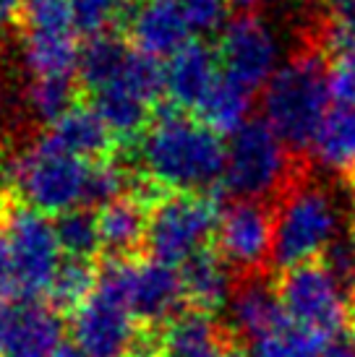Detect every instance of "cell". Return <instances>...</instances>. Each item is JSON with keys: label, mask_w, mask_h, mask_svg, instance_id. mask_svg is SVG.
Wrapping results in <instances>:
<instances>
[{"label": "cell", "mask_w": 355, "mask_h": 357, "mask_svg": "<svg viewBox=\"0 0 355 357\" xmlns=\"http://www.w3.org/2000/svg\"><path fill=\"white\" fill-rule=\"evenodd\" d=\"M136 144L144 178L170 193H207L225 178L227 146L207 123L186 118L178 107L157 109Z\"/></svg>", "instance_id": "6da1fadb"}, {"label": "cell", "mask_w": 355, "mask_h": 357, "mask_svg": "<svg viewBox=\"0 0 355 357\" xmlns=\"http://www.w3.org/2000/svg\"><path fill=\"white\" fill-rule=\"evenodd\" d=\"M329 66L324 63V52L311 45L266 81L261 94L264 120L285 141L287 149L300 157L314 146L319 126L329 109Z\"/></svg>", "instance_id": "7a4b0ae2"}, {"label": "cell", "mask_w": 355, "mask_h": 357, "mask_svg": "<svg viewBox=\"0 0 355 357\" xmlns=\"http://www.w3.org/2000/svg\"><path fill=\"white\" fill-rule=\"evenodd\" d=\"M306 175L300 157L287 149L275 128L261 120H248L230 133L225 159V188L230 196L246 201L282 199L287 188Z\"/></svg>", "instance_id": "3957f363"}, {"label": "cell", "mask_w": 355, "mask_h": 357, "mask_svg": "<svg viewBox=\"0 0 355 357\" xmlns=\"http://www.w3.org/2000/svg\"><path fill=\"white\" fill-rule=\"evenodd\" d=\"M129 271L126 258L105 261L92 298L73 310V342L89 357H133L141 334L129 300Z\"/></svg>", "instance_id": "277c9868"}, {"label": "cell", "mask_w": 355, "mask_h": 357, "mask_svg": "<svg viewBox=\"0 0 355 357\" xmlns=\"http://www.w3.org/2000/svg\"><path fill=\"white\" fill-rule=\"evenodd\" d=\"M340 238V214L329 190L303 175L293 183L275 211V248L272 261L277 268H293L316 261Z\"/></svg>", "instance_id": "5b68a950"}, {"label": "cell", "mask_w": 355, "mask_h": 357, "mask_svg": "<svg viewBox=\"0 0 355 357\" xmlns=\"http://www.w3.org/2000/svg\"><path fill=\"white\" fill-rule=\"evenodd\" d=\"M87 172V159L60 149L50 139L40 136L31 146L16 154L13 188L42 214H63L84 206Z\"/></svg>", "instance_id": "8992f818"}, {"label": "cell", "mask_w": 355, "mask_h": 357, "mask_svg": "<svg viewBox=\"0 0 355 357\" xmlns=\"http://www.w3.org/2000/svg\"><path fill=\"white\" fill-rule=\"evenodd\" d=\"M219 211L207 193H170L149 206L147 250L165 264H186L217 235Z\"/></svg>", "instance_id": "52a82bcc"}, {"label": "cell", "mask_w": 355, "mask_h": 357, "mask_svg": "<svg viewBox=\"0 0 355 357\" xmlns=\"http://www.w3.org/2000/svg\"><path fill=\"white\" fill-rule=\"evenodd\" d=\"M0 238L13 261L21 298H37L48 292L60 261L58 232L42 211L31 206L0 204Z\"/></svg>", "instance_id": "ba28073f"}, {"label": "cell", "mask_w": 355, "mask_h": 357, "mask_svg": "<svg viewBox=\"0 0 355 357\" xmlns=\"http://www.w3.org/2000/svg\"><path fill=\"white\" fill-rule=\"evenodd\" d=\"M282 307L296 326L324 339L340 337L347 324V289L324 261L285 268L277 284Z\"/></svg>", "instance_id": "9c48e42d"}, {"label": "cell", "mask_w": 355, "mask_h": 357, "mask_svg": "<svg viewBox=\"0 0 355 357\" xmlns=\"http://www.w3.org/2000/svg\"><path fill=\"white\" fill-rule=\"evenodd\" d=\"M217 60L230 79L259 89L277 73L280 40L261 16L246 10L219 29Z\"/></svg>", "instance_id": "30bf717a"}, {"label": "cell", "mask_w": 355, "mask_h": 357, "mask_svg": "<svg viewBox=\"0 0 355 357\" xmlns=\"http://www.w3.org/2000/svg\"><path fill=\"white\" fill-rule=\"evenodd\" d=\"M275 248V211L261 201L236 199L219 214L217 253L238 274H259Z\"/></svg>", "instance_id": "8fae6325"}, {"label": "cell", "mask_w": 355, "mask_h": 357, "mask_svg": "<svg viewBox=\"0 0 355 357\" xmlns=\"http://www.w3.org/2000/svg\"><path fill=\"white\" fill-rule=\"evenodd\" d=\"M133 47L149 58H170L191 42V21L178 0H126L123 24Z\"/></svg>", "instance_id": "7c38bea8"}, {"label": "cell", "mask_w": 355, "mask_h": 357, "mask_svg": "<svg viewBox=\"0 0 355 357\" xmlns=\"http://www.w3.org/2000/svg\"><path fill=\"white\" fill-rule=\"evenodd\" d=\"M129 300L133 316L149 328L175 321L180 305L186 303L183 274L173 264L149 258L131 261L129 271Z\"/></svg>", "instance_id": "4fadbf2b"}, {"label": "cell", "mask_w": 355, "mask_h": 357, "mask_svg": "<svg viewBox=\"0 0 355 357\" xmlns=\"http://www.w3.org/2000/svg\"><path fill=\"white\" fill-rule=\"evenodd\" d=\"M287 313L282 307L280 292L264 279V274H240L233 287V295L227 300V324L246 342H261L264 337L275 334L280 326H285Z\"/></svg>", "instance_id": "5bb4252c"}, {"label": "cell", "mask_w": 355, "mask_h": 357, "mask_svg": "<svg viewBox=\"0 0 355 357\" xmlns=\"http://www.w3.org/2000/svg\"><path fill=\"white\" fill-rule=\"evenodd\" d=\"M217 52L201 42H188L165 63V94L178 109H198L219 79Z\"/></svg>", "instance_id": "9a60e30c"}, {"label": "cell", "mask_w": 355, "mask_h": 357, "mask_svg": "<svg viewBox=\"0 0 355 357\" xmlns=\"http://www.w3.org/2000/svg\"><path fill=\"white\" fill-rule=\"evenodd\" d=\"M63 344V321L55 305L21 298L0 357H52Z\"/></svg>", "instance_id": "2e32d148"}, {"label": "cell", "mask_w": 355, "mask_h": 357, "mask_svg": "<svg viewBox=\"0 0 355 357\" xmlns=\"http://www.w3.org/2000/svg\"><path fill=\"white\" fill-rule=\"evenodd\" d=\"M45 139H50L55 146L71 151L81 159H105L113 149V130L108 128V123L99 118L94 107H73L60 115L55 123H50L45 130Z\"/></svg>", "instance_id": "e0dca14e"}, {"label": "cell", "mask_w": 355, "mask_h": 357, "mask_svg": "<svg viewBox=\"0 0 355 357\" xmlns=\"http://www.w3.org/2000/svg\"><path fill=\"white\" fill-rule=\"evenodd\" d=\"M230 264L219 256L217 250H198L186 264H180L183 274V287H186V300L201 313H215L227 305L233 295L236 282L230 277Z\"/></svg>", "instance_id": "ac0fdd59"}, {"label": "cell", "mask_w": 355, "mask_h": 357, "mask_svg": "<svg viewBox=\"0 0 355 357\" xmlns=\"http://www.w3.org/2000/svg\"><path fill=\"white\" fill-rule=\"evenodd\" d=\"M97 217L102 250L110 258H126L147 243L149 206L133 193H126L108 206H102Z\"/></svg>", "instance_id": "d6986e66"}, {"label": "cell", "mask_w": 355, "mask_h": 357, "mask_svg": "<svg viewBox=\"0 0 355 357\" xmlns=\"http://www.w3.org/2000/svg\"><path fill=\"white\" fill-rule=\"evenodd\" d=\"M159 357H225L222 334L209 313H180L159 334Z\"/></svg>", "instance_id": "ffe728a7"}, {"label": "cell", "mask_w": 355, "mask_h": 357, "mask_svg": "<svg viewBox=\"0 0 355 357\" xmlns=\"http://www.w3.org/2000/svg\"><path fill=\"white\" fill-rule=\"evenodd\" d=\"M311 149L326 169L355 172V102H335L326 109Z\"/></svg>", "instance_id": "44dd1931"}, {"label": "cell", "mask_w": 355, "mask_h": 357, "mask_svg": "<svg viewBox=\"0 0 355 357\" xmlns=\"http://www.w3.org/2000/svg\"><path fill=\"white\" fill-rule=\"evenodd\" d=\"M251 94L254 89H248L246 84L230 79L227 73H219L215 86L198 105V118L217 133H236L243 123H248Z\"/></svg>", "instance_id": "7402d4cb"}, {"label": "cell", "mask_w": 355, "mask_h": 357, "mask_svg": "<svg viewBox=\"0 0 355 357\" xmlns=\"http://www.w3.org/2000/svg\"><path fill=\"white\" fill-rule=\"evenodd\" d=\"M131 55H133V47H129L113 31L92 37L81 47L79 73H76L81 86L87 89V94H92L94 89L110 84L113 79H118L120 73H123V68L129 66Z\"/></svg>", "instance_id": "603a6c76"}, {"label": "cell", "mask_w": 355, "mask_h": 357, "mask_svg": "<svg viewBox=\"0 0 355 357\" xmlns=\"http://www.w3.org/2000/svg\"><path fill=\"white\" fill-rule=\"evenodd\" d=\"M99 271L89 258H66L50 284V305L58 310H79L97 287Z\"/></svg>", "instance_id": "cb8c5ba5"}, {"label": "cell", "mask_w": 355, "mask_h": 357, "mask_svg": "<svg viewBox=\"0 0 355 357\" xmlns=\"http://www.w3.org/2000/svg\"><path fill=\"white\" fill-rule=\"evenodd\" d=\"M73 94H76L73 79H29L21 102L31 120L50 126L73 107Z\"/></svg>", "instance_id": "d4e9b609"}, {"label": "cell", "mask_w": 355, "mask_h": 357, "mask_svg": "<svg viewBox=\"0 0 355 357\" xmlns=\"http://www.w3.org/2000/svg\"><path fill=\"white\" fill-rule=\"evenodd\" d=\"M58 243L68 258H92L102 248L99 240V217L92 214V208L76 206L71 211L58 214L55 222Z\"/></svg>", "instance_id": "484cf974"}, {"label": "cell", "mask_w": 355, "mask_h": 357, "mask_svg": "<svg viewBox=\"0 0 355 357\" xmlns=\"http://www.w3.org/2000/svg\"><path fill=\"white\" fill-rule=\"evenodd\" d=\"M332 339H324L287 321L275 334L256 342V357H321Z\"/></svg>", "instance_id": "4316f807"}, {"label": "cell", "mask_w": 355, "mask_h": 357, "mask_svg": "<svg viewBox=\"0 0 355 357\" xmlns=\"http://www.w3.org/2000/svg\"><path fill=\"white\" fill-rule=\"evenodd\" d=\"M73 26L81 37H99L123 24L126 0H68Z\"/></svg>", "instance_id": "83f0119b"}, {"label": "cell", "mask_w": 355, "mask_h": 357, "mask_svg": "<svg viewBox=\"0 0 355 357\" xmlns=\"http://www.w3.org/2000/svg\"><path fill=\"white\" fill-rule=\"evenodd\" d=\"M129 190V175L126 169L108 162V159H94L89 162L87 172V188H84V206L87 208H102L113 204L115 199L126 196Z\"/></svg>", "instance_id": "f1b7e54d"}, {"label": "cell", "mask_w": 355, "mask_h": 357, "mask_svg": "<svg viewBox=\"0 0 355 357\" xmlns=\"http://www.w3.org/2000/svg\"><path fill=\"white\" fill-rule=\"evenodd\" d=\"M329 63V91L335 102H355V45L337 47Z\"/></svg>", "instance_id": "f546056e"}, {"label": "cell", "mask_w": 355, "mask_h": 357, "mask_svg": "<svg viewBox=\"0 0 355 357\" xmlns=\"http://www.w3.org/2000/svg\"><path fill=\"white\" fill-rule=\"evenodd\" d=\"M329 271L340 279L345 289H355V235H340V238L324 250L321 256Z\"/></svg>", "instance_id": "4dcf8cb0"}, {"label": "cell", "mask_w": 355, "mask_h": 357, "mask_svg": "<svg viewBox=\"0 0 355 357\" xmlns=\"http://www.w3.org/2000/svg\"><path fill=\"white\" fill-rule=\"evenodd\" d=\"M178 3L186 10L191 26L198 34H209V31H217L225 26L230 0H178Z\"/></svg>", "instance_id": "1f68e13d"}, {"label": "cell", "mask_w": 355, "mask_h": 357, "mask_svg": "<svg viewBox=\"0 0 355 357\" xmlns=\"http://www.w3.org/2000/svg\"><path fill=\"white\" fill-rule=\"evenodd\" d=\"M332 3V26L326 40L332 50L355 45V0H329Z\"/></svg>", "instance_id": "d6a6232c"}, {"label": "cell", "mask_w": 355, "mask_h": 357, "mask_svg": "<svg viewBox=\"0 0 355 357\" xmlns=\"http://www.w3.org/2000/svg\"><path fill=\"white\" fill-rule=\"evenodd\" d=\"M13 292H19V282H16V271H13V261L6 248V240L0 238V300H10Z\"/></svg>", "instance_id": "836d02e7"}, {"label": "cell", "mask_w": 355, "mask_h": 357, "mask_svg": "<svg viewBox=\"0 0 355 357\" xmlns=\"http://www.w3.org/2000/svg\"><path fill=\"white\" fill-rule=\"evenodd\" d=\"M24 6L27 0H0V34H6L21 19Z\"/></svg>", "instance_id": "e575fe53"}, {"label": "cell", "mask_w": 355, "mask_h": 357, "mask_svg": "<svg viewBox=\"0 0 355 357\" xmlns=\"http://www.w3.org/2000/svg\"><path fill=\"white\" fill-rule=\"evenodd\" d=\"M16 307H19L16 300H0V355H3L6 342H8L10 326H13V318H16Z\"/></svg>", "instance_id": "d590c367"}, {"label": "cell", "mask_w": 355, "mask_h": 357, "mask_svg": "<svg viewBox=\"0 0 355 357\" xmlns=\"http://www.w3.org/2000/svg\"><path fill=\"white\" fill-rule=\"evenodd\" d=\"M321 357H355V337H335L324 347Z\"/></svg>", "instance_id": "8d00e7d4"}, {"label": "cell", "mask_w": 355, "mask_h": 357, "mask_svg": "<svg viewBox=\"0 0 355 357\" xmlns=\"http://www.w3.org/2000/svg\"><path fill=\"white\" fill-rule=\"evenodd\" d=\"M52 357H89V355L76 344V342H73V344H66V342H63V344L58 347V352H55Z\"/></svg>", "instance_id": "74e56055"}, {"label": "cell", "mask_w": 355, "mask_h": 357, "mask_svg": "<svg viewBox=\"0 0 355 357\" xmlns=\"http://www.w3.org/2000/svg\"><path fill=\"white\" fill-rule=\"evenodd\" d=\"M236 8H243V10H251V8H256V6H261L264 0H230Z\"/></svg>", "instance_id": "f35d334b"}, {"label": "cell", "mask_w": 355, "mask_h": 357, "mask_svg": "<svg viewBox=\"0 0 355 357\" xmlns=\"http://www.w3.org/2000/svg\"><path fill=\"white\" fill-rule=\"evenodd\" d=\"M225 357H251V355L243 352V349H230V352H225Z\"/></svg>", "instance_id": "ab89813d"}]
</instances>
